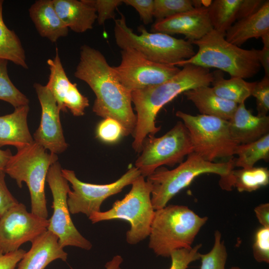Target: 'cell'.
<instances>
[{
	"label": "cell",
	"instance_id": "1",
	"mask_svg": "<svg viewBox=\"0 0 269 269\" xmlns=\"http://www.w3.org/2000/svg\"><path fill=\"white\" fill-rule=\"evenodd\" d=\"M80 54L74 76L86 83L95 93L93 112L104 119L116 120L123 127L125 136L133 135L136 116L132 106V92L119 80L100 51L84 45Z\"/></svg>",
	"mask_w": 269,
	"mask_h": 269
},
{
	"label": "cell",
	"instance_id": "2",
	"mask_svg": "<svg viewBox=\"0 0 269 269\" xmlns=\"http://www.w3.org/2000/svg\"><path fill=\"white\" fill-rule=\"evenodd\" d=\"M213 74L209 69L192 64L183 66L180 71L167 81L132 92V101L136 112V123L133 134L132 147L140 153L147 136H153L160 130L156 127L157 113L178 95L198 87L209 86Z\"/></svg>",
	"mask_w": 269,
	"mask_h": 269
},
{
	"label": "cell",
	"instance_id": "3",
	"mask_svg": "<svg viewBox=\"0 0 269 269\" xmlns=\"http://www.w3.org/2000/svg\"><path fill=\"white\" fill-rule=\"evenodd\" d=\"M234 167L232 158L226 162H210L193 152L173 169L168 170L163 166L157 168L146 180L151 187V201L153 209L156 210L166 206L172 198L196 177L205 173L219 175L220 187L224 190H232L231 176Z\"/></svg>",
	"mask_w": 269,
	"mask_h": 269
},
{
	"label": "cell",
	"instance_id": "4",
	"mask_svg": "<svg viewBox=\"0 0 269 269\" xmlns=\"http://www.w3.org/2000/svg\"><path fill=\"white\" fill-rule=\"evenodd\" d=\"M226 33L213 29L200 39L192 43L198 50L190 58L174 64L183 66L192 64L209 69L215 68L228 73L231 77L250 78L261 69L259 50L245 49L228 42Z\"/></svg>",
	"mask_w": 269,
	"mask_h": 269
},
{
	"label": "cell",
	"instance_id": "5",
	"mask_svg": "<svg viewBox=\"0 0 269 269\" xmlns=\"http://www.w3.org/2000/svg\"><path fill=\"white\" fill-rule=\"evenodd\" d=\"M208 220L187 206L169 205L155 210L149 248L157 256L169 257L174 250L191 248L195 237Z\"/></svg>",
	"mask_w": 269,
	"mask_h": 269
},
{
	"label": "cell",
	"instance_id": "6",
	"mask_svg": "<svg viewBox=\"0 0 269 269\" xmlns=\"http://www.w3.org/2000/svg\"><path fill=\"white\" fill-rule=\"evenodd\" d=\"M57 154L48 152L33 141L19 149L9 158L4 171L14 179L19 188L25 182L28 188L32 213L48 217L45 183L51 165L57 161Z\"/></svg>",
	"mask_w": 269,
	"mask_h": 269
},
{
	"label": "cell",
	"instance_id": "7",
	"mask_svg": "<svg viewBox=\"0 0 269 269\" xmlns=\"http://www.w3.org/2000/svg\"><path fill=\"white\" fill-rule=\"evenodd\" d=\"M114 35L117 45L122 49H135L147 59L157 63L173 65L188 59L195 53L192 43L161 32H148L142 25L139 35L133 32L124 14L115 20Z\"/></svg>",
	"mask_w": 269,
	"mask_h": 269
},
{
	"label": "cell",
	"instance_id": "8",
	"mask_svg": "<svg viewBox=\"0 0 269 269\" xmlns=\"http://www.w3.org/2000/svg\"><path fill=\"white\" fill-rule=\"evenodd\" d=\"M131 185L130 192L114 202L110 210L94 213L89 219L92 223L114 219L127 221L131 227L126 240L134 245L149 236L155 210L151 201V185L144 177L140 175Z\"/></svg>",
	"mask_w": 269,
	"mask_h": 269
},
{
	"label": "cell",
	"instance_id": "9",
	"mask_svg": "<svg viewBox=\"0 0 269 269\" xmlns=\"http://www.w3.org/2000/svg\"><path fill=\"white\" fill-rule=\"evenodd\" d=\"M175 115L189 132L193 152L210 162L233 156L238 144L231 134L228 121L200 114L193 116L181 111Z\"/></svg>",
	"mask_w": 269,
	"mask_h": 269
},
{
	"label": "cell",
	"instance_id": "10",
	"mask_svg": "<svg viewBox=\"0 0 269 269\" xmlns=\"http://www.w3.org/2000/svg\"><path fill=\"white\" fill-rule=\"evenodd\" d=\"M193 152L188 130L182 122H177L163 135L145 138L134 166L145 177L162 165L173 166L181 163L186 156Z\"/></svg>",
	"mask_w": 269,
	"mask_h": 269
},
{
	"label": "cell",
	"instance_id": "11",
	"mask_svg": "<svg viewBox=\"0 0 269 269\" xmlns=\"http://www.w3.org/2000/svg\"><path fill=\"white\" fill-rule=\"evenodd\" d=\"M62 167L58 161L50 167L46 181L52 192L53 211L49 220L47 230L58 238L60 246H74L89 250L92 245L84 238L74 225L67 204L68 193L70 190L68 181L62 175Z\"/></svg>",
	"mask_w": 269,
	"mask_h": 269
},
{
	"label": "cell",
	"instance_id": "12",
	"mask_svg": "<svg viewBox=\"0 0 269 269\" xmlns=\"http://www.w3.org/2000/svg\"><path fill=\"white\" fill-rule=\"evenodd\" d=\"M61 172L72 188L69 191L67 197L70 213H82L88 217L94 213L101 211V204L107 198L120 192L141 175L140 171L133 166L113 183L96 184L80 180L73 170L62 168Z\"/></svg>",
	"mask_w": 269,
	"mask_h": 269
},
{
	"label": "cell",
	"instance_id": "13",
	"mask_svg": "<svg viewBox=\"0 0 269 269\" xmlns=\"http://www.w3.org/2000/svg\"><path fill=\"white\" fill-rule=\"evenodd\" d=\"M122 60L113 70L121 83L131 92L163 83L180 69L176 66L152 62L135 49L121 51Z\"/></svg>",
	"mask_w": 269,
	"mask_h": 269
},
{
	"label": "cell",
	"instance_id": "14",
	"mask_svg": "<svg viewBox=\"0 0 269 269\" xmlns=\"http://www.w3.org/2000/svg\"><path fill=\"white\" fill-rule=\"evenodd\" d=\"M48 225L47 219L28 212L18 202L0 217V249L3 254L15 252L47 231Z\"/></svg>",
	"mask_w": 269,
	"mask_h": 269
},
{
	"label": "cell",
	"instance_id": "15",
	"mask_svg": "<svg viewBox=\"0 0 269 269\" xmlns=\"http://www.w3.org/2000/svg\"><path fill=\"white\" fill-rule=\"evenodd\" d=\"M33 87L41 109L40 124L33 135V140L50 152L60 154L68 147L60 122V110L46 85L36 83Z\"/></svg>",
	"mask_w": 269,
	"mask_h": 269
},
{
	"label": "cell",
	"instance_id": "16",
	"mask_svg": "<svg viewBox=\"0 0 269 269\" xmlns=\"http://www.w3.org/2000/svg\"><path fill=\"white\" fill-rule=\"evenodd\" d=\"M47 63L50 74L46 86L54 97L62 112L69 109L76 117L83 116L89 106V100L78 90L76 84L68 79L61 63L58 49L53 59H48Z\"/></svg>",
	"mask_w": 269,
	"mask_h": 269
},
{
	"label": "cell",
	"instance_id": "17",
	"mask_svg": "<svg viewBox=\"0 0 269 269\" xmlns=\"http://www.w3.org/2000/svg\"><path fill=\"white\" fill-rule=\"evenodd\" d=\"M213 29L206 7L194 9L157 20L152 27L154 32L181 34L192 43Z\"/></svg>",
	"mask_w": 269,
	"mask_h": 269
},
{
	"label": "cell",
	"instance_id": "18",
	"mask_svg": "<svg viewBox=\"0 0 269 269\" xmlns=\"http://www.w3.org/2000/svg\"><path fill=\"white\" fill-rule=\"evenodd\" d=\"M17 265V269H44L52 262L66 261L67 253L59 243L58 238L46 231L32 243Z\"/></svg>",
	"mask_w": 269,
	"mask_h": 269
},
{
	"label": "cell",
	"instance_id": "19",
	"mask_svg": "<svg viewBox=\"0 0 269 269\" xmlns=\"http://www.w3.org/2000/svg\"><path fill=\"white\" fill-rule=\"evenodd\" d=\"M228 121L231 134L238 144L254 142L269 134V117L254 115L245 103L238 105Z\"/></svg>",
	"mask_w": 269,
	"mask_h": 269
},
{
	"label": "cell",
	"instance_id": "20",
	"mask_svg": "<svg viewBox=\"0 0 269 269\" xmlns=\"http://www.w3.org/2000/svg\"><path fill=\"white\" fill-rule=\"evenodd\" d=\"M29 111V105L22 106L0 116V146L12 145L17 150L34 141L27 125Z\"/></svg>",
	"mask_w": 269,
	"mask_h": 269
},
{
	"label": "cell",
	"instance_id": "21",
	"mask_svg": "<svg viewBox=\"0 0 269 269\" xmlns=\"http://www.w3.org/2000/svg\"><path fill=\"white\" fill-rule=\"evenodd\" d=\"M29 16L39 35L52 42L66 36L69 28L58 15L52 0H36L28 9Z\"/></svg>",
	"mask_w": 269,
	"mask_h": 269
},
{
	"label": "cell",
	"instance_id": "22",
	"mask_svg": "<svg viewBox=\"0 0 269 269\" xmlns=\"http://www.w3.org/2000/svg\"><path fill=\"white\" fill-rule=\"evenodd\" d=\"M269 32V0L255 13L234 23L226 32L225 39L240 47L248 40Z\"/></svg>",
	"mask_w": 269,
	"mask_h": 269
},
{
	"label": "cell",
	"instance_id": "23",
	"mask_svg": "<svg viewBox=\"0 0 269 269\" xmlns=\"http://www.w3.org/2000/svg\"><path fill=\"white\" fill-rule=\"evenodd\" d=\"M56 11L72 31L83 33L93 28L97 18L95 9L86 0H52Z\"/></svg>",
	"mask_w": 269,
	"mask_h": 269
},
{
	"label": "cell",
	"instance_id": "24",
	"mask_svg": "<svg viewBox=\"0 0 269 269\" xmlns=\"http://www.w3.org/2000/svg\"><path fill=\"white\" fill-rule=\"evenodd\" d=\"M192 102L200 115L217 117L229 121L238 104L217 96L209 86H201L183 93Z\"/></svg>",
	"mask_w": 269,
	"mask_h": 269
},
{
	"label": "cell",
	"instance_id": "25",
	"mask_svg": "<svg viewBox=\"0 0 269 269\" xmlns=\"http://www.w3.org/2000/svg\"><path fill=\"white\" fill-rule=\"evenodd\" d=\"M212 73L213 80L211 88L219 97L239 105L245 103L252 96L256 82H247L239 77L226 79L222 71L219 70Z\"/></svg>",
	"mask_w": 269,
	"mask_h": 269
},
{
	"label": "cell",
	"instance_id": "26",
	"mask_svg": "<svg viewBox=\"0 0 269 269\" xmlns=\"http://www.w3.org/2000/svg\"><path fill=\"white\" fill-rule=\"evenodd\" d=\"M3 0H0V59L9 61L28 69L24 49L15 33L4 23L2 16Z\"/></svg>",
	"mask_w": 269,
	"mask_h": 269
},
{
	"label": "cell",
	"instance_id": "27",
	"mask_svg": "<svg viewBox=\"0 0 269 269\" xmlns=\"http://www.w3.org/2000/svg\"><path fill=\"white\" fill-rule=\"evenodd\" d=\"M242 0H214L207 7L213 29L223 33L237 20Z\"/></svg>",
	"mask_w": 269,
	"mask_h": 269
},
{
	"label": "cell",
	"instance_id": "28",
	"mask_svg": "<svg viewBox=\"0 0 269 269\" xmlns=\"http://www.w3.org/2000/svg\"><path fill=\"white\" fill-rule=\"evenodd\" d=\"M235 166L249 168L254 166L259 160L268 161L269 159V134L252 142L238 144L234 155Z\"/></svg>",
	"mask_w": 269,
	"mask_h": 269
},
{
	"label": "cell",
	"instance_id": "29",
	"mask_svg": "<svg viewBox=\"0 0 269 269\" xmlns=\"http://www.w3.org/2000/svg\"><path fill=\"white\" fill-rule=\"evenodd\" d=\"M269 183V170L265 167H252L233 169L231 184L239 192H252Z\"/></svg>",
	"mask_w": 269,
	"mask_h": 269
},
{
	"label": "cell",
	"instance_id": "30",
	"mask_svg": "<svg viewBox=\"0 0 269 269\" xmlns=\"http://www.w3.org/2000/svg\"><path fill=\"white\" fill-rule=\"evenodd\" d=\"M8 61L0 59V100L6 102L14 108L29 105L27 97L12 83L7 72Z\"/></svg>",
	"mask_w": 269,
	"mask_h": 269
},
{
	"label": "cell",
	"instance_id": "31",
	"mask_svg": "<svg viewBox=\"0 0 269 269\" xmlns=\"http://www.w3.org/2000/svg\"><path fill=\"white\" fill-rule=\"evenodd\" d=\"M227 256L224 243L221 241V233L217 230L214 234V244L212 249L207 254L200 255V269H226Z\"/></svg>",
	"mask_w": 269,
	"mask_h": 269
},
{
	"label": "cell",
	"instance_id": "32",
	"mask_svg": "<svg viewBox=\"0 0 269 269\" xmlns=\"http://www.w3.org/2000/svg\"><path fill=\"white\" fill-rule=\"evenodd\" d=\"M194 8L191 0H154L153 17L160 20Z\"/></svg>",
	"mask_w": 269,
	"mask_h": 269
},
{
	"label": "cell",
	"instance_id": "33",
	"mask_svg": "<svg viewBox=\"0 0 269 269\" xmlns=\"http://www.w3.org/2000/svg\"><path fill=\"white\" fill-rule=\"evenodd\" d=\"M96 135L102 141L109 143H115L122 136H125L122 125L111 118L104 119L98 124Z\"/></svg>",
	"mask_w": 269,
	"mask_h": 269
},
{
	"label": "cell",
	"instance_id": "34",
	"mask_svg": "<svg viewBox=\"0 0 269 269\" xmlns=\"http://www.w3.org/2000/svg\"><path fill=\"white\" fill-rule=\"evenodd\" d=\"M201 246L198 244L193 248L173 251L170 255L171 264L169 269H187L191 263L200 259L199 250Z\"/></svg>",
	"mask_w": 269,
	"mask_h": 269
},
{
	"label": "cell",
	"instance_id": "35",
	"mask_svg": "<svg viewBox=\"0 0 269 269\" xmlns=\"http://www.w3.org/2000/svg\"><path fill=\"white\" fill-rule=\"evenodd\" d=\"M253 256L259 263H269V228L262 227L256 232Z\"/></svg>",
	"mask_w": 269,
	"mask_h": 269
},
{
	"label": "cell",
	"instance_id": "36",
	"mask_svg": "<svg viewBox=\"0 0 269 269\" xmlns=\"http://www.w3.org/2000/svg\"><path fill=\"white\" fill-rule=\"evenodd\" d=\"M252 96L256 100L258 116H267L269 111V77L265 76L256 82Z\"/></svg>",
	"mask_w": 269,
	"mask_h": 269
},
{
	"label": "cell",
	"instance_id": "37",
	"mask_svg": "<svg viewBox=\"0 0 269 269\" xmlns=\"http://www.w3.org/2000/svg\"><path fill=\"white\" fill-rule=\"evenodd\" d=\"M96 10L99 24H103L106 20L114 18L115 10L123 2L122 0H86Z\"/></svg>",
	"mask_w": 269,
	"mask_h": 269
},
{
	"label": "cell",
	"instance_id": "38",
	"mask_svg": "<svg viewBox=\"0 0 269 269\" xmlns=\"http://www.w3.org/2000/svg\"><path fill=\"white\" fill-rule=\"evenodd\" d=\"M123 2L134 8L144 24L152 22L154 12V0H123Z\"/></svg>",
	"mask_w": 269,
	"mask_h": 269
},
{
	"label": "cell",
	"instance_id": "39",
	"mask_svg": "<svg viewBox=\"0 0 269 269\" xmlns=\"http://www.w3.org/2000/svg\"><path fill=\"white\" fill-rule=\"evenodd\" d=\"M5 173L0 169V217L18 202L8 190L5 181Z\"/></svg>",
	"mask_w": 269,
	"mask_h": 269
},
{
	"label": "cell",
	"instance_id": "40",
	"mask_svg": "<svg viewBox=\"0 0 269 269\" xmlns=\"http://www.w3.org/2000/svg\"><path fill=\"white\" fill-rule=\"evenodd\" d=\"M25 252L24 250L19 249L15 252L3 254L0 249V269H15Z\"/></svg>",
	"mask_w": 269,
	"mask_h": 269
},
{
	"label": "cell",
	"instance_id": "41",
	"mask_svg": "<svg viewBox=\"0 0 269 269\" xmlns=\"http://www.w3.org/2000/svg\"><path fill=\"white\" fill-rule=\"evenodd\" d=\"M265 1L263 0H242L237 20L245 18L255 13L262 6Z\"/></svg>",
	"mask_w": 269,
	"mask_h": 269
},
{
	"label": "cell",
	"instance_id": "42",
	"mask_svg": "<svg viewBox=\"0 0 269 269\" xmlns=\"http://www.w3.org/2000/svg\"><path fill=\"white\" fill-rule=\"evenodd\" d=\"M263 47L259 51V60L264 69L265 75L269 77V32L262 37Z\"/></svg>",
	"mask_w": 269,
	"mask_h": 269
},
{
	"label": "cell",
	"instance_id": "43",
	"mask_svg": "<svg viewBox=\"0 0 269 269\" xmlns=\"http://www.w3.org/2000/svg\"><path fill=\"white\" fill-rule=\"evenodd\" d=\"M259 222L264 227L269 228V203L259 205L254 209Z\"/></svg>",
	"mask_w": 269,
	"mask_h": 269
},
{
	"label": "cell",
	"instance_id": "44",
	"mask_svg": "<svg viewBox=\"0 0 269 269\" xmlns=\"http://www.w3.org/2000/svg\"><path fill=\"white\" fill-rule=\"evenodd\" d=\"M10 149L2 150L0 149V169L4 170L5 166L12 156Z\"/></svg>",
	"mask_w": 269,
	"mask_h": 269
},
{
	"label": "cell",
	"instance_id": "45",
	"mask_svg": "<svg viewBox=\"0 0 269 269\" xmlns=\"http://www.w3.org/2000/svg\"><path fill=\"white\" fill-rule=\"evenodd\" d=\"M123 261L121 256H115L110 261L107 262L105 265L106 269H122L120 265Z\"/></svg>",
	"mask_w": 269,
	"mask_h": 269
},
{
	"label": "cell",
	"instance_id": "46",
	"mask_svg": "<svg viewBox=\"0 0 269 269\" xmlns=\"http://www.w3.org/2000/svg\"><path fill=\"white\" fill-rule=\"evenodd\" d=\"M229 269H240L239 268H238V267H232Z\"/></svg>",
	"mask_w": 269,
	"mask_h": 269
}]
</instances>
